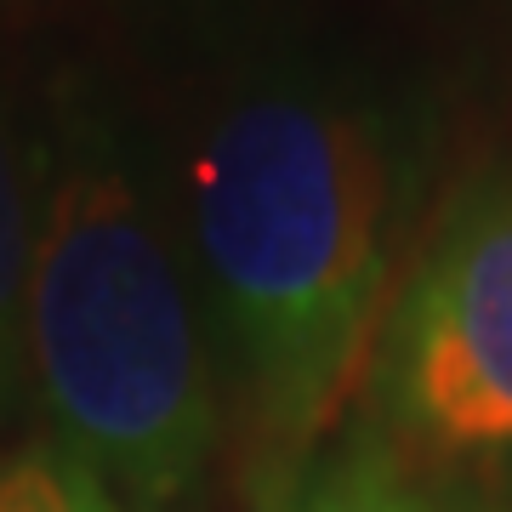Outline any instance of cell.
Masks as SVG:
<instances>
[{
    "label": "cell",
    "instance_id": "obj_6",
    "mask_svg": "<svg viewBox=\"0 0 512 512\" xmlns=\"http://www.w3.org/2000/svg\"><path fill=\"white\" fill-rule=\"evenodd\" d=\"M0 512H126V507L74 456L29 450L0 473Z\"/></svg>",
    "mask_w": 512,
    "mask_h": 512
},
{
    "label": "cell",
    "instance_id": "obj_1",
    "mask_svg": "<svg viewBox=\"0 0 512 512\" xmlns=\"http://www.w3.org/2000/svg\"><path fill=\"white\" fill-rule=\"evenodd\" d=\"M387 177L348 114L302 97L234 109L194 165V222L256 410L308 450L348 399L382 319Z\"/></svg>",
    "mask_w": 512,
    "mask_h": 512
},
{
    "label": "cell",
    "instance_id": "obj_2",
    "mask_svg": "<svg viewBox=\"0 0 512 512\" xmlns=\"http://www.w3.org/2000/svg\"><path fill=\"white\" fill-rule=\"evenodd\" d=\"M29 365L63 456L137 507H171L217 444V404L171 256L114 171L57 177L29 256Z\"/></svg>",
    "mask_w": 512,
    "mask_h": 512
},
{
    "label": "cell",
    "instance_id": "obj_4",
    "mask_svg": "<svg viewBox=\"0 0 512 512\" xmlns=\"http://www.w3.org/2000/svg\"><path fill=\"white\" fill-rule=\"evenodd\" d=\"M291 512H444L382 439H353L313 467Z\"/></svg>",
    "mask_w": 512,
    "mask_h": 512
},
{
    "label": "cell",
    "instance_id": "obj_3",
    "mask_svg": "<svg viewBox=\"0 0 512 512\" xmlns=\"http://www.w3.org/2000/svg\"><path fill=\"white\" fill-rule=\"evenodd\" d=\"M382 393L439 456H512V177L450 205L387 319Z\"/></svg>",
    "mask_w": 512,
    "mask_h": 512
},
{
    "label": "cell",
    "instance_id": "obj_5",
    "mask_svg": "<svg viewBox=\"0 0 512 512\" xmlns=\"http://www.w3.org/2000/svg\"><path fill=\"white\" fill-rule=\"evenodd\" d=\"M29 205H23V183L12 148H6V126H0V404L12 399L18 382V342H23V302H29Z\"/></svg>",
    "mask_w": 512,
    "mask_h": 512
}]
</instances>
